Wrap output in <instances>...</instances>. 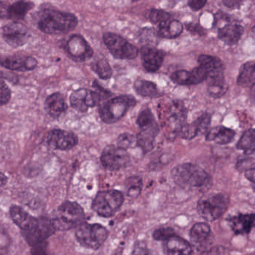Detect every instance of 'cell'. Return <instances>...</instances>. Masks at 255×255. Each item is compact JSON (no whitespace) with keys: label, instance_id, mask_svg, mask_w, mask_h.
<instances>
[{"label":"cell","instance_id":"obj_11","mask_svg":"<svg viewBox=\"0 0 255 255\" xmlns=\"http://www.w3.org/2000/svg\"><path fill=\"white\" fill-rule=\"evenodd\" d=\"M65 50L71 59L76 62H83L92 59L93 49L82 35H71L65 41Z\"/></svg>","mask_w":255,"mask_h":255},{"label":"cell","instance_id":"obj_29","mask_svg":"<svg viewBox=\"0 0 255 255\" xmlns=\"http://www.w3.org/2000/svg\"><path fill=\"white\" fill-rule=\"evenodd\" d=\"M237 83L243 88L253 87L255 85V61H249L242 65Z\"/></svg>","mask_w":255,"mask_h":255},{"label":"cell","instance_id":"obj_39","mask_svg":"<svg viewBox=\"0 0 255 255\" xmlns=\"http://www.w3.org/2000/svg\"><path fill=\"white\" fill-rule=\"evenodd\" d=\"M174 236H176L175 231L170 227H162V228H158L153 234V239L158 241H166L167 240Z\"/></svg>","mask_w":255,"mask_h":255},{"label":"cell","instance_id":"obj_9","mask_svg":"<svg viewBox=\"0 0 255 255\" xmlns=\"http://www.w3.org/2000/svg\"><path fill=\"white\" fill-rule=\"evenodd\" d=\"M103 40L110 53L116 59L132 60L138 56V48L118 34L105 32L103 35Z\"/></svg>","mask_w":255,"mask_h":255},{"label":"cell","instance_id":"obj_34","mask_svg":"<svg viewBox=\"0 0 255 255\" xmlns=\"http://www.w3.org/2000/svg\"><path fill=\"white\" fill-rule=\"evenodd\" d=\"M142 180L138 176H132L125 181L127 195L129 198H135L138 196L142 189Z\"/></svg>","mask_w":255,"mask_h":255},{"label":"cell","instance_id":"obj_23","mask_svg":"<svg viewBox=\"0 0 255 255\" xmlns=\"http://www.w3.org/2000/svg\"><path fill=\"white\" fill-rule=\"evenodd\" d=\"M163 250L165 255H191L192 253L190 243L177 236L164 242Z\"/></svg>","mask_w":255,"mask_h":255},{"label":"cell","instance_id":"obj_13","mask_svg":"<svg viewBox=\"0 0 255 255\" xmlns=\"http://www.w3.org/2000/svg\"><path fill=\"white\" fill-rule=\"evenodd\" d=\"M2 38L7 44L13 48L25 45L30 38L29 29L18 22H12L3 26Z\"/></svg>","mask_w":255,"mask_h":255},{"label":"cell","instance_id":"obj_44","mask_svg":"<svg viewBox=\"0 0 255 255\" xmlns=\"http://www.w3.org/2000/svg\"><path fill=\"white\" fill-rule=\"evenodd\" d=\"M206 3L207 2L204 0H191L188 2L189 8L193 11H198V10L201 9Z\"/></svg>","mask_w":255,"mask_h":255},{"label":"cell","instance_id":"obj_12","mask_svg":"<svg viewBox=\"0 0 255 255\" xmlns=\"http://www.w3.org/2000/svg\"><path fill=\"white\" fill-rule=\"evenodd\" d=\"M102 101V98L96 91L86 89L74 91L70 96L71 107L77 111L83 113H86L89 108L101 105Z\"/></svg>","mask_w":255,"mask_h":255},{"label":"cell","instance_id":"obj_24","mask_svg":"<svg viewBox=\"0 0 255 255\" xmlns=\"http://www.w3.org/2000/svg\"><path fill=\"white\" fill-rule=\"evenodd\" d=\"M159 125H156L146 129H141L137 135V146L142 150L143 153H147L154 147L155 138L159 133Z\"/></svg>","mask_w":255,"mask_h":255},{"label":"cell","instance_id":"obj_46","mask_svg":"<svg viewBox=\"0 0 255 255\" xmlns=\"http://www.w3.org/2000/svg\"><path fill=\"white\" fill-rule=\"evenodd\" d=\"M245 176L249 181L252 182L255 185V167L246 171L245 172Z\"/></svg>","mask_w":255,"mask_h":255},{"label":"cell","instance_id":"obj_21","mask_svg":"<svg viewBox=\"0 0 255 255\" xmlns=\"http://www.w3.org/2000/svg\"><path fill=\"white\" fill-rule=\"evenodd\" d=\"M229 226L234 234H248L251 232L255 225V213L240 214L232 216L228 219Z\"/></svg>","mask_w":255,"mask_h":255},{"label":"cell","instance_id":"obj_5","mask_svg":"<svg viewBox=\"0 0 255 255\" xmlns=\"http://www.w3.org/2000/svg\"><path fill=\"white\" fill-rule=\"evenodd\" d=\"M85 213L80 204L72 201H65L56 210L53 222L56 230L68 231L77 228L84 222Z\"/></svg>","mask_w":255,"mask_h":255},{"label":"cell","instance_id":"obj_41","mask_svg":"<svg viewBox=\"0 0 255 255\" xmlns=\"http://www.w3.org/2000/svg\"><path fill=\"white\" fill-rule=\"evenodd\" d=\"M0 95H1V106L6 105L11 98V91L8 85L4 81L3 79L1 80L0 86Z\"/></svg>","mask_w":255,"mask_h":255},{"label":"cell","instance_id":"obj_14","mask_svg":"<svg viewBox=\"0 0 255 255\" xmlns=\"http://www.w3.org/2000/svg\"><path fill=\"white\" fill-rule=\"evenodd\" d=\"M78 137L71 131L55 129L47 137L48 145L54 150H68L78 144Z\"/></svg>","mask_w":255,"mask_h":255},{"label":"cell","instance_id":"obj_1","mask_svg":"<svg viewBox=\"0 0 255 255\" xmlns=\"http://www.w3.org/2000/svg\"><path fill=\"white\" fill-rule=\"evenodd\" d=\"M78 24L77 16L57 10H46L38 22V27L47 35H64L74 30Z\"/></svg>","mask_w":255,"mask_h":255},{"label":"cell","instance_id":"obj_16","mask_svg":"<svg viewBox=\"0 0 255 255\" xmlns=\"http://www.w3.org/2000/svg\"><path fill=\"white\" fill-rule=\"evenodd\" d=\"M1 65L3 68L10 71H32L38 65V61L31 56L23 54H15L5 56L1 60Z\"/></svg>","mask_w":255,"mask_h":255},{"label":"cell","instance_id":"obj_27","mask_svg":"<svg viewBox=\"0 0 255 255\" xmlns=\"http://www.w3.org/2000/svg\"><path fill=\"white\" fill-rule=\"evenodd\" d=\"M236 133L234 130L223 126H218L209 131L206 135L207 141H214L218 144H228L233 141Z\"/></svg>","mask_w":255,"mask_h":255},{"label":"cell","instance_id":"obj_6","mask_svg":"<svg viewBox=\"0 0 255 255\" xmlns=\"http://www.w3.org/2000/svg\"><path fill=\"white\" fill-rule=\"evenodd\" d=\"M229 205L230 198L226 194H213L200 199L197 210L204 220L213 222L222 217Z\"/></svg>","mask_w":255,"mask_h":255},{"label":"cell","instance_id":"obj_15","mask_svg":"<svg viewBox=\"0 0 255 255\" xmlns=\"http://www.w3.org/2000/svg\"><path fill=\"white\" fill-rule=\"evenodd\" d=\"M198 63L207 74L209 83L225 81V67L220 59L208 55H201Z\"/></svg>","mask_w":255,"mask_h":255},{"label":"cell","instance_id":"obj_7","mask_svg":"<svg viewBox=\"0 0 255 255\" xmlns=\"http://www.w3.org/2000/svg\"><path fill=\"white\" fill-rule=\"evenodd\" d=\"M76 237L79 243L88 249H99L108 237V231L99 224L83 222L76 228Z\"/></svg>","mask_w":255,"mask_h":255},{"label":"cell","instance_id":"obj_37","mask_svg":"<svg viewBox=\"0 0 255 255\" xmlns=\"http://www.w3.org/2000/svg\"><path fill=\"white\" fill-rule=\"evenodd\" d=\"M137 145L136 138L129 132L120 134L117 138V146L121 148L127 150Z\"/></svg>","mask_w":255,"mask_h":255},{"label":"cell","instance_id":"obj_31","mask_svg":"<svg viewBox=\"0 0 255 255\" xmlns=\"http://www.w3.org/2000/svg\"><path fill=\"white\" fill-rule=\"evenodd\" d=\"M134 89L138 95L147 98H156L159 96L157 86L153 82L144 80H137L134 83Z\"/></svg>","mask_w":255,"mask_h":255},{"label":"cell","instance_id":"obj_28","mask_svg":"<svg viewBox=\"0 0 255 255\" xmlns=\"http://www.w3.org/2000/svg\"><path fill=\"white\" fill-rule=\"evenodd\" d=\"M35 6V4L29 1H17L12 5H8L6 18L11 19L14 22L23 20L30 10Z\"/></svg>","mask_w":255,"mask_h":255},{"label":"cell","instance_id":"obj_3","mask_svg":"<svg viewBox=\"0 0 255 255\" xmlns=\"http://www.w3.org/2000/svg\"><path fill=\"white\" fill-rule=\"evenodd\" d=\"M136 100L132 95H120L100 105L99 116L104 123L112 125L126 116L129 109L136 105Z\"/></svg>","mask_w":255,"mask_h":255},{"label":"cell","instance_id":"obj_45","mask_svg":"<svg viewBox=\"0 0 255 255\" xmlns=\"http://www.w3.org/2000/svg\"><path fill=\"white\" fill-rule=\"evenodd\" d=\"M186 29H188V31H190V32L195 34H199V35L204 34V29H202L201 26L197 24H193V23L186 24Z\"/></svg>","mask_w":255,"mask_h":255},{"label":"cell","instance_id":"obj_47","mask_svg":"<svg viewBox=\"0 0 255 255\" xmlns=\"http://www.w3.org/2000/svg\"><path fill=\"white\" fill-rule=\"evenodd\" d=\"M242 2L240 1H234V0H228V1H223V4L225 6L230 8H236L239 7Z\"/></svg>","mask_w":255,"mask_h":255},{"label":"cell","instance_id":"obj_4","mask_svg":"<svg viewBox=\"0 0 255 255\" xmlns=\"http://www.w3.org/2000/svg\"><path fill=\"white\" fill-rule=\"evenodd\" d=\"M161 121L162 128L169 138L180 135L183 128L186 125L187 110L180 101H172L162 113Z\"/></svg>","mask_w":255,"mask_h":255},{"label":"cell","instance_id":"obj_50","mask_svg":"<svg viewBox=\"0 0 255 255\" xmlns=\"http://www.w3.org/2000/svg\"></svg>","mask_w":255,"mask_h":255},{"label":"cell","instance_id":"obj_25","mask_svg":"<svg viewBox=\"0 0 255 255\" xmlns=\"http://www.w3.org/2000/svg\"><path fill=\"white\" fill-rule=\"evenodd\" d=\"M244 29L240 25L226 24L219 29L218 36L225 44L232 46L240 41Z\"/></svg>","mask_w":255,"mask_h":255},{"label":"cell","instance_id":"obj_26","mask_svg":"<svg viewBox=\"0 0 255 255\" xmlns=\"http://www.w3.org/2000/svg\"><path fill=\"white\" fill-rule=\"evenodd\" d=\"M183 25L178 20H168L162 22L158 25V37L166 39H172L177 38L183 32Z\"/></svg>","mask_w":255,"mask_h":255},{"label":"cell","instance_id":"obj_2","mask_svg":"<svg viewBox=\"0 0 255 255\" xmlns=\"http://www.w3.org/2000/svg\"><path fill=\"white\" fill-rule=\"evenodd\" d=\"M171 175L176 184L185 189L202 188L210 183L209 174L195 164H180L171 170Z\"/></svg>","mask_w":255,"mask_h":255},{"label":"cell","instance_id":"obj_8","mask_svg":"<svg viewBox=\"0 0 255 255\" xmlns=\"http://www.w3.org/2000/svg\"><path fill=\"white\" fill-rule=\"evenodd\" d=\"M124 195L117 190L98 192L92 202V208L99 216L108 218L114 216L122 207Z\"/></svg>","mask_w":255,"mask_h":255},{"label":"cell","instance_id":"obj_19","mask_svg":"<svg viewBox=\"0 0 255 255\" xmlns=\"http://www.w3.org/2000/svg\"><path fill=\"white\" fill-rule=\"evenodd\" d=\"M211 122V116L204 113L197 120L189 125H186L180 133V136L184 139H192L195 137L205 133Z\"/></svg>","mask_w":255,"mask_h":255},{"label":"cell","instance_id":"obj_43","mask_svg":"<svg viewBox=\"0 0 255 255\" xmlns=\"http://www.w3.org/2000/svg\"><path fill=\"white\" fill-rule=\"evenodd\" d=\"M132 255H152L150 250L144 245L137 244L132 251Z\"/></svg>","mask_w":255,"mask_h":255},{"label":"cell","instance_id":"obj_10","mask_svg":"<svg viewBox=\"0 0 255 255\" xmlns=\"http://www.w3.org/2000/svg\"><path fill=\"white\" fill-rule=\"evenodd\" d=\"M103 166L110 171H119L126 168L130 162V156L125 149L118 146L108 145L103 150L101 156Z\"/></svg>","mask_w":255,"mask_h":255},{"label":"cell","instance_id":"obj_20","mask_svg":"<svg viewBox=\"0 0 255 255\" xmlns=\"http://www.w3.org/2000/svg\"><path fill=\"white\" fill-rule=\"evenodd\" d=\"M10 216L13 222L23 231V232H28L33 230L38 225L39 220V219L31 216L22 207L16 205L11 206L10 209Z\"/></svg>","mask_w":255,"mask_h":255},{"label":"cell","instance_id":"obj_30","mask_svg":"<svg viewBox=\"0 0 255 255\" xmlns=\"http://www.w3.org/2000/svg\"><path fill=\"white\" fill-rule=\"evenodd\" d=\"M237 148L243 150L245 154H255V129H249L242 135L237 144Z\"/></svg>","mask_w":255,"mask_h":255},{"label":"cell","instance_id":"obj_32","mask_svg":"<svg viewBox=\"0 0 255 255\" xmlns=\"http://www.w3.org/2000/svg\"><path fill=\"white\" fill-rule=\"evenodd\" d=\"M211 229L210 225L205 222L195 224L191 228L189 236L191 240L196 244H201L210 237Z\"/></svg>","mask_w":255,"mask_h":255},{"label":"cell","instance_id":"obj_42","mask_svg":"<svg viewBox=\"0 0 255 255\" xmlns=\"http://www.w3.org/2000/svg\"><path fill=\"white\" fill-rule=\"evenodd\" d=\"M254 163H255V160H254L253 158L248 156H246V157H242L239 159L236 167H237V170H239V171H245V172H246L248 170L254 168Z\"/></svg>","mask_w":255,"mask_h":255},{"label":"cell","instance_id":"obj_18","mask_svg":"<svg viewBox=\"0 0 255 255\" xmlns=\"http://www.w3.org/2000/svg\"><path fill=\"white\" fill-rule=\"evenodd\" d=\"M171 80L176 84L182 86L196 85L207 80V74L201 66H198L191 71H176L171 74Z\"/></svg>","mask_w":255,"mask_h":255},{"label":"cell","instance_id":"obj_36","mask_svg":"<svg viewBox=\"0 0 255 255\" xmlns=\"http://www.w3.org/2000/svg\"><path fill=\"white\" fill-rule=\"evenodd\" d=\"M228 89V86L225 81L216 82V83H209L207 92L213 98H219L226 94Z\"/></svg>","mask_w":255,"mask_h":255},{"label":"cell","instance_id":"obj_33","mask_svg":"<svg viewBox=\"0 0 255 255\" xmlns=\"http://www.w3.org/2000/svg\"><path fill=\"white\" fill-rule=\"evenodd\" d=\"M91 68L102 80H108L113 76V71L111 65L104 58L95 59L91 64Z\"/></svg>","mask_w":255,"mask_h":255},{"label":"cell","instance_id":"obj_49","mask_svg":"<svg viewBox=\"0 0 255 255\" xmlns=\"http://www.w3.org/2000/svg\"><path fill=\"white\" fill-rule=\"evenodd\" d=\"M254 189H255V186H254Z\"/></svg>","mask_w":255,"mask_h":255},{"label":"cell","instance_id":"obj_35","mask_svg":"<svg viewBox=\"0 0 255 255\" xmlns=\"http://www.w3.org/2000/svg\"><path fill=\"white\" fill-rule=\"evenodd\" d=\"M136 123L141 129L150 128V127L157 124L156 120H155L154 116H153L151 110L147 108L142 110L138 115Z\"/></svg>","mask_w":255,"mask_h":255},{"label":"cell","instance_id":"obj_40","mask_svg":"<svg viewBox=\"0 0 255 255\" xmlns=\"http://www.w3.org/2000/svg\"><path fill=\"white\" fill-rule=\"evenodd\" d=\"M170 17L171 15L169 13L163 10L156 9V8L150 10V14H149L150 21L153 22V23H159V24L165 20H170L171 19Z\"/></svg>","mask_w":255,"mask_h":255},{"label":"cell","instance_id":"obj_22","mask_svg":"<svg viewBox=\"0 0 255 255\" xmlns=\"http://www.w3.org/2000/svg\"><path fill=\"white\" fill-rule=\"evenodd\" d=\"M44 110L49 116L57 119L67 111L68 105L62 94L54 93L46 98Z\"/></svg>","mask_w":255,"mask_h":255},{"label":"cell","instance_id":"obj_17","mask_svg":"<svg viewBox=\"0 0 255 255\" xmlns=\"http://www.w3.org/2000/svg\"><path fill=\"white\" fill-rule=\"evenodd\" d=\"M141 58L145 71L155 73L159 71L163 64L165 53L155 47L145 46L141 49Z\"/></svg>","mask_w":255,"mask_h":255},{"label":"cell","instance_id":"obj_38","mask_svg":"<svg viewBox=\"0 0 255 255\" xmlns=\"http://www.w3.org/2000/svg\"><path fill=\"white\" fill-rule=\"evenodd\" d=\"M157 36L156 31L152 28H144V29H141L138 33V38H139L140 41L148 44L147 47H151L150 45L156 43Z\"/></svg>","mask_w":255,"mask_h":255},{"label":"cell","instance_id":"obj_48","mask_svg":"<svg viewBox=\"0 0 255 255\" xmlns=\"http://www.w3.org/2000/svg\"><path fill=\"white\" fill-rule=\"evenodd\" d=\"M251 95H252V101L255 103V85L252 88V92H251Z\"/></svg>","mask_w":255,"mask_h":255}]
</instances>
